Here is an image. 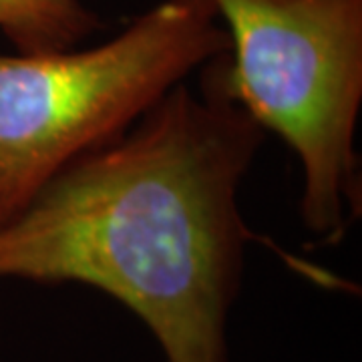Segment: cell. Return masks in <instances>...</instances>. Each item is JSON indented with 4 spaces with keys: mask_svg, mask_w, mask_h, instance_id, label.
<instances>
[{
    "mask_svg": "<svg viewBox=\"0 0 362 362\" xmlns=\"http://www.w3.org/2000/svg\"><path fill=\"white\" fill-rule=\"evenodd\" d=\"M220 57L199 89L173 87L0 226V282L90 286L147 326L165 362H230L258 240L240 192L266 131L228 95Z\"/></svg>",
    "mask_w": 362,
    "mask_h": 362,
    "instance_id": "cell-1",
    "label": "cell"
},
{
    "mask_svg": "<svg viewBox=\"0 0 362 362\" xmlns=\"http://www.w3.org/2000/svg\"><path fill=\"white\" fill-rule=\"evenodd\" d=\"M228 51L211 0H161L89 49L0 52V226Z\"/></svg>",
    "mask_w": 362,
    "mask_h": 362,
    "instance_id": "cell-2",
    "label": "cell"
},
{
    "mask_svg": "<svg viewBox=\"0 0 362 362\" xmlns=\"http://www.w3.org/2000/svg\"><path fill=\"white\" fill-rule=\"evenodd\" d=\"M211 2L230 39L223 87L298 157L302 223L338 246L362 211V0Z\"/></svg>",
    "mask_w": 362,
    "mask_h": 362,
    "instance_id": "cell-3",
    "label": "cell"
},
{
    "mask_svg": "<svg viewBox=\"0 0 362 362\" xmlns=\"http://www.w3.org/2000/svg\"><path fill=\"white\" fill-rule=\"evenodd\" d=\"M99 28L101 18L81 0H0V30L23 54L77 49Z\"/></svg>",
    "mask_w": 362,
    "mask_h": 362,
    "instance_id": "cell-4",
    "label": "cell"
},
{
    "mask_svg": "<svg viewBox=\"0 0 362 362\" xmlns=\"http://www.w3.org/2000/svg\"><path fill=\"white\" fill-rule=\"evenodd\" d=\"M0 338H2V330H0Z\"/></svg>",
    "mask_w": 362,
    "mask_h": 362,
    "instance_id": "cell-5",
    "label": "cell"
}]
</instances>
